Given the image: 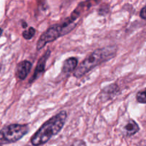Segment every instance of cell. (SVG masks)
I'll use <instances>...</instances> for the list:
<instances>
[{"mask_svg": "<svg viewBox=\"0 0 146 146\" xmlns=\"http://www.w3.org/2000/svg\"><path fill=\"white\" fill-rule=\"evenodd\" d=\"M32 67V64L30 61H23L18 64L17 67V71H16V76L17 78L20 80H24L28 76L29 73L30 72Z\"/></svg>", "mask_w": 146, "mask_h": 146, "instance_id": "obj_6", "label": "cell"}, {"mask_svg": "<svg viewBox=\"0 0 146 146\" xmlns=\"http://www.w3.org/2000/svg\"><path fill=\"white\" fill-rule=\"evenodd\" d=\"M2 32H3V30L0 28V36H1V34H2Z\"/></svg>", "mask_w": 146, "mask_h": 146, "instance_id": "obj_15", "label": "cell"}, {"mask_svg": "<svg viewBox=\"0 0 146 146\" xmlns=\"http://www.w3.org/2000/svg\"><path fill=\"white\" fill-rule=\"evenodd\" d=\"M77 66H78V59L75 57H70L64 61L62 72L64 74H69L76 69Z\"/></svg>", "mask_w": 146, "mask_h": 146, "instance_id": "obj_9", "label": "cell"}, {"mask_svg": "<svg viewBox=\"0 0 146 146\" xmlns=\"http://www.w3.org/2000/svg\"><path fill=\"white\" fill-rule=\"evenodd\" d=\"M116 51L115 46H107L95 50L79 64L74 71V76L76 78H81L96 66L111 59L115 56Z\"/></svg>", "mask_w": 146, "mask_h": 146, "instance_id": "obj_3", "label": "cell"}, {"mask_svg": "<svg viewBox=\"0 0 146 146\" xmlns=\"http://www.w3.org/2000/svg\"><path fill=\"white\" fill-rule=\"evenodd\" d=\"M140 17H141L143 19H146V5L141 10Z\"/></svg>", "mask_w": 146, "mask_h": 146, "instance_id": "obj_13", "label": "cell"}, {"mask_svg": "<svg viewBox=\"0 0 146 146\" xmlns=\"http://www.w3.org/2000/svg\"><path fill=\"white\" fill-rule=\"evenodd\" d=\"M140 127L133 119H129L123 128V134L126 137H131L139 131Z\"/></svg>", "mask_w": 146, "mask_h": 146, "instance_id": "obj_8", "label": "cell"}, {"mask_svg": "<svg viewBox=\"0 0 146 146\" xmlns=\"http://www.w3.org/2000/svg\"><path fill=\"white\" fill-rule=\"evenodd\" d=\"M36 33V29L34 27H29L28 30H25V31H23L22 36L25 39L30 40L31 39L33 36L35 35Z\"/></svg>", "mask_w": 146, "mask_h": 146, "instance_id": "obj_10", "label": "cell"}, {"mask_svg": "<svg viewBox=\"0 0 146 146\" xmlns=\"http://www.w3.org/2000/svg\"><path fill=\"white\" fill-rule=\"evenodd\" d=\"M0 146H1V145H0Z\"/></svg>", "mask_w": 146, "mask_h": 146, "instance_id": "obj_16", "label": "cell"}, {"mask_svg": "<svg viewBox=\"0 0 146 146\" xmlns=\"http://www.w3.org/2000/svg\"><path fill=\"white\" fill-rule=\"evenodd\" d=\"M119 93V87L116 84H111L109 86H106L101 91V99L104 101L110 100L113 98L115 96Z\"/></svg>", "mask_w": 146, "mask_h": 146, "instance_id": "obj_7", "label": "cell"}, {"mask_svg": "<svg viewBox=\"0 0 146 146\" xmlns=\"http://www.w3.org/2000/svg\"><path fill=\"white\" fill-rule=\"evenodd\" d=\"M50 54H51V51L49 49H47V51L44 53V55L38 60L34 74H33V76H31V79L29 81V84H31L32 82L35 81L44 72V71H45L46 63V61L48 60V58H49Z\"/></svg>", "mask_w": 146, "mask_h": 146, "instance_id": "obj_5", "label": "cell"}, {"mask_svg": "<svg viewBox=\"0 0 146 146\" xmlns=\"http://www.w3.org/2000/svg\"><path fill=\"white\" fill-rule=\"evenodd\" d=\"M67 113L63 111L46 121L32 135L31 143L34 146H40L46 143L51 138L56 135L64 126Z\"/></svg>", "mask_w": 146, "mask_h": 146, "instance_id": "obj_2", "label": "cell"}, {"mask_svg": "<svg viewBox=\"0 0 146 146\" xmlns=\"http://www.w3.org/2000/svg\"><path fill=\"white\" fill-rule=\"evenodd\" d=\"M27 124H10L0 131V145L15 143L29 132Z\"/></svg>", "mask_w": 146, "mask_h": 146, "instance_id": "obj_4", "label": "cell"}, {"mask_svg": "<svg viewBox=\"0 0 146 146\" xmlns=\"http://www.w3.org/2000/svg\"><path fill=\"white\" fill-rule=\"evenodd\" d=\"M82 12L78 9H75L68 18L62 22L51 26L46 31H44L40 36L36 44V49L40 50L44 48L48 43L55 41L59 37L68 34L76 25V20L79 18Z\"/></svg>", "mask_w": 146, "mask_h": 146, "instance_id": "obj_1", "label": "cell"}, {"mask_svg": "<svg viewBox=\"0 0 146 146\" xmlns=\"http://www.w3.org/2000/svg\"><path fill=\"white\" fill-rule=\"evenodd\" d=\"M22 24H23V27H24V28H25V27L27 26V23L24 22V21H22Z\"/></svg>", "mask_w": 146, "mask_h": 146, "instance_id": "obj_14", "label": "cell"}, {"mask_svg": "<svg viewBox=\"0 0 146 146\" xmlns=\"http://www.w3.org/2000/svg\"><path fill=\"white\" fill-rule=\"evenodd\" d=\"M136 99L141 104H146V88L137 94Z\"/></svg>", "mask_w": 146, "mask_h": 146, "instance_id": "obj_11", "label": "cell"}, {"mask_svg": "<svg viewBox=\"0 0 146 146\" xmlns=\"http://www.w3.org/2000/svg\"><path fill=\"white\" fill-rule=\"evenodd\" d=\"M71 146H87L86 143L83 140H76Z\"/></svg>", "mask_w": 146, "mask_h": 146, "instance_id": "obj_12", "label": "cell"}]
</instances>
